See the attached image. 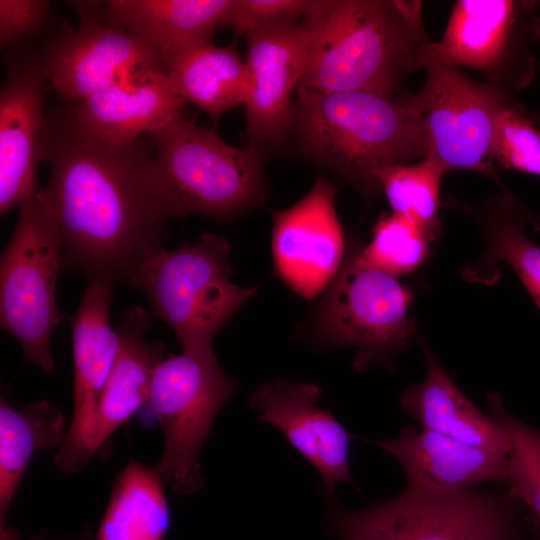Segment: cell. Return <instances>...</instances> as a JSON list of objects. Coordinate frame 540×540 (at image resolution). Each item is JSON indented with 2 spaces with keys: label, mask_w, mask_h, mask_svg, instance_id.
I'll return each mask as SVG.
<instances>
[{
  "label": "cell",
  "mask_w": 540,
  "mask_h": 540,
  "mask_svg": "<svg viewBox=\"0 0 540 540\" xmlns=\"http://www.w3.org/2000/svg\"><path fill=\"white\" fill-rule=\"evenodd\" d=\"M533 520H534L533 522L540 528V519L534 516Z\"/></svg>",
  "instance_id": "cell-35"
},
{
  "label": "cell",
  "mask_w": 540,
  "mask_h": 540,
  "mask_svg": "<svg viewBox=\"0 0 540 540\" xmlns=\"http://www.w3.org/2000/svg\"><path fill=\"white\" fill-rule=\"evenodd\" d=\"M231 245L204 233L196 242L147 257L130 285L146 294L151 315L168 324L183 351L211 352L213 339L257 293L230 280Z\"/></svg>",
  "instance_id": "cell-4"
},
{
  "label": "cell",
  "mask_w": 540,
  "mask_h": 540,
  "mask_svg": "<svg viewBox=\"0 0 540 540\" xmlns=\"http://www.w3.org/2000/svg\"><path fill=\"white\" fill-rule=\"evenodd\" d=\"M116 284L90 280L78 310L71 317L74 361L73 416L66 439L54 463L65 472L85 439L100 396L119 349V337L110 324V304Z\"/></svg>",
  "instance_id": "cell-17"
},
{
  "label": "cell",
  "mask_w": 540,
  "mask_h": 540,
  "mask_svg": "<svg viewBox=\"0 0 540 540\" xmlns=\"http://www.w3.org/2000/svg\"><path fill=\"white\" fill-rule=\"evenodd\" d=\"M49 89L41 52L12 48L0 91V212L20 206L39 188L37 166Z\"/></svg>",
  "instance_id": "cell-14"
},
{
  "label": "cell",
  "mask_w": 540,
  "mask_h": 540,
  "mask_svg": "<svg viewBox=\"0 0 540 540\" xmlns=\"http://www.w3.org/2000/svg\"><path fill=\"white\" fill-rule=\"evenodd\" d=\"M369 443L399 463L409 487L455 492L507 480V456L425 428L406 426L395 438Z\"/></svg>",
  "instance_id": "cell-19"
},
{
  "label": "cell",
  "mask_w": 540,
  "mask_h": 540,
  "mask_svg": "<svg viewBox=\"0 0 540 540\" xmlns=\"http://www.w3.org/2000/svg\"><path fill=\"white\" fill-rule=\"evenodd\" d=\"M152 317L137 305L124 314L117 330V358L100 396L92 425L65 473H79L114 431L148 403L153 374L166 358V347L162 342L146 340Z\"/></svg>",
  "instance_id": "cell-18"
},
{
  "label": "cell",
  "mask_w": 540,
  "mask_h": 540,
  "mask_svg": "<svg viewBox=\"0 0 540 540\" xmlns=\"http://www.w3.org/2000/svg\"><path fill=\"white\" fill-rule=\"evenodd\" d=\"M238 384L220 368L214 351L168 355L157 366L148 403L162 428L164 445L155 468L163 481L184 495L205 485L199 462L222 406Z\"/></svg>",
  "instance_id": "cell-9"
},
{
  "label": "cell",
  "mask_w": 540,
  "mask_h": 540,
  "mask_svg": "<svg viewBox=\"0 0 540 540\" xmlns=\"http://www.w3.org/2000/svg\"><path fill=\"white\" fill-rule=\"evenodd\" d=\"M89 132L114 142L151 135L184 116V100L165 69H152L74 103H65Z\"/></svg>",
  "instance_id": "cell-20"
},
{
  "label": "cell",
  "mask_w": 540,
  "mask_h": 540,
  "mask_svg": "<svg viewBox=\"0 0 540 540\" xmlns=\"http://www.w3.org/2000/svg\"><path fill=\"white\" fill-rule=\"evenodd\" d=\"M305 21L310 52L298 86L316 92L391 98L431 43L420 1L318 0Z\"/></svg>",
  "instance_id": "cell-2"
},
{
  "label": "cell",
  "mask_w": 540,
  "mask_h": 540,
  "mask_svg": "<svg viewBox=\"0 0 540 540\" xmlns=\"http://www.w3.org/2000/svg\"><path fill=\"white\" fill-rule=\"evenodd\" d=\"M531 116L537 124H540V114H533Z\"/></svg>",
  "instance_id": "cell-34"
},
{
  "label": "cell",
  "mask_w": 540,
  "mask_h": 540,
  "mask_svg": "<svg viewBox=\"0 0 540 540\" xmlns=\"http://www.w3.org/2000/svg\"><path fill=\"white\" fill-rule=\"evenodd\" d=\"M318 0H232L222 26H228L238 35L298 22L315 8Z\"/></svg>",
  "instance_id": "cell-31"
},
{
  "label": "cell",
  "mask_w": 540,
  "mask_h": 540,
  "mask_svg": "<svg viewBox=\"0 0 540 540\" xmlns=\"http://www.w3.org/2000/svg\"><path fill=\"white\" fill-rule=\"evenodd\" d=\"M336 188L318 176L310 191L284 210L272 212V256L276 275L307 300L331 284L344 261L345 242L335 208Z\"/></svg>",
  "instance_id": "cell-13"
},
{
  "label": "cell",
  "mask_w": 540,
  "mask_h": 540,
  "mask_svg": "<svg viewBox=\"0 0 540 540\" xmlns=\"http://www.w3.org/2000/svg\"><path fill=\"white\" fill-rule=\"evenodd\" d=\"M47 0H0L1 48H15L34 36L46 23Z\"/></svg>",
  "instance_id": "cell-32"
},
{
  "label": "cell",
  "mask_w": 540,
  "mask_h": 540,
  "mask_svg": "<svg viewBox=\"0 0 540 540\" xmlns=\"http://www.w3.org/2000/svg\"><path fill=\"white\" fill-rule=\"evenodd\" d=\"M232 0H108L99 17L105 24L145 37L163 48L181 41H211Z\"/></svg>",
  "instance_id": "cell-24"
},
{
  "label": "cell",
  "mask_w": 540,
  "mask_h": 540,
  "mask_svg": "<svg viewBox=\"0 0 540 540\" xmlns=\"http://www.w3.org/2000/svg\"><path fill=\"white\" fill-rule=\"evenodd\" d=\"M80 25L51 39L41 52L49 89L65 103L81 101L115 83L165 69L164 48L102 22L101 1L70 2Z\"/></svg>",
  "instance_id": "cell-12"
},
{
  "label": "cell",
  "mask_w": 540,
  "mask_h": 540,
  "mask_svg": "<svg viewBox=\"0 0 540 540\" xmlns=\"http://www.w3.org/2000/svg\"><path fill=\"white\" fill-rule=\"evenodd\" d=\"M423 351L427 374L402 393L403 410L422 428L507 456L510 441L505 432L464 395L427 346Z\"/></svg>",
  "instance_id": "cell-22"
},
{
  "label": "cell",
  "mask_w": 540,
  "mask_h": 540,
  "mask_svg": "<svg viewBox=\"0 0 540 540\" xmlns=\"http://www.w3.org/2000/svg\"><path fill=\"white\" fill-rule=\"evenodd\" d=\"M415 94H407L417 110L429 143V155L447 169H466L499 179L491 158V143L508 93L477 82L458 68L432 66Z\"/></svg>",
  "instance_id": "cell-11"
},
{
  "label": "cell",
  "mask_w": 540,
  "mask_h": 540,
  "mask_svg": "<svg viewBox=\"0 0 540 540\" xmlns=\"http://www.w3.org/2000/svg\"><path fill=\"white\" fill-rule=\"evenodd\" d=\"M491 158L504 168L540 176V127L511 101L497 116Z\"/></svg>",
  "instance_id": "cell-30"
},
{
  "label": "cell",
  "mask_w": 540,
  "mask_h": 540,
  "mask_svg": "<svg viewBox=\"0 0 540 540\" xmlns=\"http://www.w3.org/2000/svg\"><path fill=\"white\" fill-rule=\"evenodd\" d=\"M322 396L323 390L316 384L278 379L260 386L252 394L250 406L314 466L330 498L339 484L354 485L349 463L353 435L318 405Z\"/></svg>",
  "instance_id": "cell-16"
},
{
  "label": "cell",
  "mask_w": 540,
  "mask_h": 540,
  "mask_svg": "<svg viewBox=\"0 0 540 540\" xmlns=\"http://www.w3.org/2000/svg\"><path fill=\"white\" fill-rule=\"evenodd\" d=\"M533 5L513 0H459L443 37L419 54L416 67H468L487 83L509 93L525 86L534 72L530 46L540 36Z\"/></svg>",
  "instance_id": "cell-10"
},
{
  "label": "cell",
  "mask_w": 540,
  "mask_h": 540,
  "mask_svg": "<svg viewBox=\"0 0 540 540\" xmlns=\"http://www.w3.org/2000/svg\"><path fill=\"white\" fill-rule=\"evenodd\" d=\"M535 528H536V535H537V540H540V528L536 525H534Z\"/></svg>",
  "instance_id": "cell-36"
},
{
  "label": "cell",
  "mask_w": 540,
  "mask_h": 540,
  "mask_svg": "<svg viewBox=\"0 0 540 540\" xmlns=\"http://www.w3.org/2000/svg\"><path fill=\"white\" fill-rule=\"evenodd\" d=\"M251 85L244 103L248 145L263 151L279 145L293 129L291 94L306 71L310 30L289 22L245 35Z\"/></svg>",
  "instance_id": "cell-15"
},
{
  "label": "cell",
  "mask_w": 540,
  "mask_h": 540,
  "mask_svg": "<svg viewBox=\"0 0 540 540\" xmlns=\"http://www.w3.org/2000/svg\"><path fill=\"white\" fill-rule=\"evenodd\" d=\"M154 467L131 460L117 475L96 540H164L170 510Z\"/></svg>",
  "instance_id": "cell-26"
},
{
  "label": "cell",
  "mask_w": 540,
  "mask_h": 540,
  "mask_svg": "<svg viewBox=\"0 0 540 540\" xmlns=\"http://www.w3.org/2000/svg\"><path fill=\"white\" fill-rule=\"evenodd\" d=\"M164 66L173 88L204 111L215 124L228 110L244 105L250 71L235 45L187 40L164 47Z\"/></svg>",
  "instance_id": "cell-21"
},
{
  "label": "cell",
  "mask_w": 540,
  "mask_h": 540,
  "mask_svg": "<svg viewBox=\"0 0 540 540\" xmlns=\"http://www.w3.org/2000/svg\"><path fill=\"white\" fill-rule=\"evenodd\" d=\"M19 207L0 262V324L21 344L26 362L52 373L50 339L61 322L56 284L62 245L42 188Z\"/></svg>",
  "instance_id": "cell-8"
},
{
  "label": "cell",
  "mask_w": 540,
  "mask_h": 540,
  "mask_svg": "<svg viewBox=\"0 0 540 540\" xmlns=\"http://www.w3.org/2000/svg\"><path fill=\"white\" fill-rule=\"evenodd\" d=\"M67 432L61 409L47 401L12 408L5 397L0 404V533L27 467L38 450L62 446Z\"/></svg>",
  "instance_id": "cell-25"
},
{
  "label": "cell",
  "mask_w": 540,
  "mask_h": 540,
  "mask_svg": "<svg viewBox=\"0 0 540 540\" xmlns=\"http://www.w3.org/2000/svg\"><path fill=\"white\" fill-rule=\"evenodd\" d=\"M151 138L171 218H227L263 203L265 151L231 146L185 116Z\"/></svg>",
  "instance_id": "cell-5"
},
{
  "label": "cell",
  "mask_w": 540,
  "mask_h": 540,
  "mask_svg": "<svg viewBox=\"0 0 540 540\" xmlns=\"http://www.w3.org/2000/svg\"><path fill=\"white\" fill-rule=\"evenodd\" d=\"M491 418L510 441L507 454L508 495L527 505L540 519V429L511 413L497 392L487 396Z\"/></svg>",
  "instance_id": "cell-28"
},
{
  "label": "cell",
  "mask_w": 540,
  "mask_h": 540,
  "mask_svg": "<svg viewBox=\"0 0 540 540\" xmlns=\"http://www.w3.org/2000/svg\"><path fill=\"white\" fill-rule=\"evenodd\" d=\"M447 172L439 160L428 155L414 164L382 168L375 176L392 213L413 222L434 241L441 232L440 185Z\"/></svg>",
  "instance_id": "cell-27"
},
{
  "label": "cell",
  "mask_w": 540,
  "mask_h": 540,
  "mask_svg": "<svg viewBox=\"0 0 540 540\" xmlns=\"http://www.w3.org/2000/svg\"><path fill=\"white\" fill-rule=\"evenodd\" d=\"M412 298L397 276L367 263L361 248L353 246L326 289L311 329L323 345L354 348L358 372L374 366L390 370L416 333L408 314Z\"/></svg>",
  "instance_id": "cell-7"
},
{
  "label": "cell",
  "mask_w": 540,
  "mask_h": 540,
  "mask_svg": "<svg viewBox=\"0 0 540 540\" xmlns=\"http://www.w3.org/2000/svg\"><path fill=\"white\" fill-rule=\"evenodd\" d=\"M468 212L482 231L484 249L478 261L463 268L464 279L492 285L500 278L498 264H509L540 309V246L526 233L528 210L504 189Z\"/></svg>",
  "instance_id": "cell-23"
},
{
  "label": "cell",
  "mask_w": 540,
  "mask_h": 540,
  "mask_svg": "<svg viewBox=\"0 0 540 540\" xmlns=\"http://www.w3.org/2000/svg\"><path fill=\"white\" fill-rule=\"evenodd\" d=\"M40 158L49 164L42 193L60 236L63 266L90 280L129 284L169 240L171 216L152 138H102L83 128L65 104L47 116Z\"/></svg>",
  "instance_id": "cell-1"
},
{
  "label": "cell",
  "mask_w": 540,
  "mask_h": 540,
  "mask_svg": "<svg viewBox=\"0 0 540 540\" xmlns=\"http://www.w3.org/2000/svg\"><path fill=\"white\" fill-rule=\"evenodd\" d=\"M90 539H91L90 533L86 532V531H83L82 533H80L76 537L71 538L69 540H90ZM33 540H44V538L42 536H38V537L34 538Z\"/></svg>",
  "instance_id": "cell-33"
},
{
  "label": "cell",
  "mask_w": 540,
  "mask_h": 540,
  "mask_svg": "<svg viewBox=\"0 0 540 540\" xmlns=\"http://www.w3.org/2000/svg\"><path fill=\"white\" fill-rule=\"evenodd\" d=\"M516 503L506 490L406 486L395 497L360 509L329 498L328 530L339 540H515Z\"/></svg>",
  "instance_id": "cell-6"
},
{
  "label": "cell",
  "mask_w": 540,
  "mask_h": 540,
  "mask_svg": "<svg viewBox=\"0 0 540 540\" xmlns=\"http://www.w3.org/2000/svg\"><path fill=\"white\" fill-rule=\"evenodd\" d=\"M294 109L293 129L303 149L365 194L381 190L378 170L429 155L426 131L407 94L393 100L298 86Z\"/></svg>",
  "instance_id": "cell-3"
},
{
  "label": "cell",
  "mask_w": 540,
  "mask_h": 540,
  "mask_svg": "<svg viewBox=\"0 0 540 540\" xmlns=\"http://www.w3.org/2000/svg\"><path fill=\"white\" fill-rule=\"evenodd\" d=\"M431 242L416 224L391 213L377 221L371 241L361 248V255L370 265L398 277L414 272L423 264Z\"/></svg>",
  "instance_id": "cell-29"
}]
</instances>
